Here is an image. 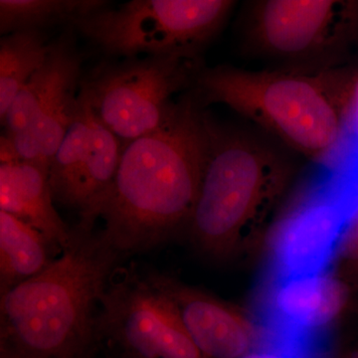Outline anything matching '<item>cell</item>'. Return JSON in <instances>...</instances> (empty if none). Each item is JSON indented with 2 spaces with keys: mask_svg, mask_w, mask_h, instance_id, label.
I'll return each instance as SVG.
<instances>
[{
  "mask_svg": "<svg viewBox=\"0 0 358 358\" xmlns=\"http://www.w3.org/2000/svg\"><path fill=\"white\" fill-rule=\"evenodd\" d=\"M194 90L152 133L124 143L110 192L96 212L124 257L164 243L192 219L209 148L210 117Z\"/></svg>",
  "mask_w": 358,
  "mask_h": 358,
  "instance_id": "1",
  "label": "cell"
},
{
  "mask_svg": "<svg viewBox=\"0 0 358 358\" xmlns=\"http://www.w3.org/2000/svg\"><path fill=\"white\" fill-rule=\"evenodd\" d=\"M124 257L102 231L77 224L59 258L0 296V345L42 357H91L99 345L96 308Z\"/></svg>",
  "mask_w": 358,
  "mask_h": 358,
  "instance_id": "2",
  "label": "cell"
},
{
  "mask_svg": "<svg viewBox=\"0 0 358 358\" xmlns=\"http://www.w3.org/2000/svg\"><path fill=\"white\" fill-rule=\"evenodd\" d=\"M352 85L322 71L202 69L195 91L205 106L223 103L320 166L343 138Z\"/></svg>",
  "mask_w": 358,
  "mask_h": 358,
  "instance_id": "3",
  "label": "cell"
},
{
  "mask_svg": "<svg viewBox=\"0 0 358 358\" xmlns=\"http://www.w3.org/2000/svg\"><path fill=\"white\" fill-rule=\"evenodd\" d=\"M203 178L188 229L205 254L227 256L267 217L289 176L265 143L212 121Z\"/></svg>",
  "mask_w": 358,
  "mask_h": 358,
  "instance_id": "4",
  "label": "cell"
},
{
  "mask_svg": "<svg viewBox=\"0 0 358 358\" xmlns=\"http://www.w3.org/2000/svg\"><path fill=\"white\" fill-rule=\"evenodd\" d=\"M234 4L229 0H133L90 13L71 26L108 56L199 59Z\"/></svg>",
  "mask_w": 358,
  "mask_h": 358,
  "instance_id": "5",
  "label": "cell"
},
{
  "mask_svg": "<svg viewBox=\"0 0 358 358\" xmlns=\"http://www.w3.org/2000/svg\"><path fill=\"white\" fill-rule=\"evenodd\" d=\"M199 59L145 56L101 63L82 77L79 94L96 119L122 143L152 133L166 122L173 96L196 83Z\"/></svg>",
  "mask_w": 358,
  "mask_h": 358,
  "instance_id": "6",
  "label": "cell"
},
{
  "mask_svg": "<svg viewBox=\"0 0 358 358\" xmlns=\"http://www.w3.org/2000/svg\"><path fill=\"white\" fill-rule=\"evenodd\" d=\"M358 209V185L331 167L320 166L275 228L273 275L327 273L348 221Z\"/></svg>",
  "mask_w": 358,
  "mask_h": 358,
  "instance_id": "7",
  "label": "cell"
},
{
  "mask_svg": "<svg viewBox=\"0 0 358 358\" xmlns=\"http://www.w3.org/2000/svg\"><path fill=\"white\" fill-rule=\"evenodd\" d=\"M96 317L99 343L122 358H205L173 301L148 278L110 285Z\"/></svg>",
  "mask_w": 358,
  "mask_h": 358,
  "instance_id": "8",
  "label": "cell"
},
{
  "mask_svg": "<svg viewBox=\"0 0 358 358\" xmlns=\"http://www.w3.org/2000/svg\"><path fill=\"white\" fill-rule=\"evenodd\" d=\"M350 6L334 0H266L249 14L250 40L257 50L285 60L326 55L341 39Z\"/></svg>",
  "mask_w": 358,
  "mask_h": 358,
  "instance_id": "9",
  "label": "cell"
},
{
  "mask_svg": "<svg viewBox=\"0 0 358 358\" xmlns=\"http://www.w3.org/2000/svg\"><path fill=\"white\" fill-rule=\"evenodd\" d=\"M348 298L345 285L327 273L305 277L272 275L259 308V331L324 334L343 312Z\"/></svg>",
  "mask_w": 358,
  "mask_h": 358,
  "instance_id": "10",
  "label": "cell"
},
{
  "mask_svg": "<svg viewBox=\"0 0 358 358\" xmlns=\"http://www.w3.org/2000/svg\"><path fill=\"white\" fill-rule=\"evenodd\" d=\"M147 278L173 301L183 326L205 358H241L253 350L259 331L241 313L166 275Z\"/></svg>",
  "mask_w": 358,
  "mask_h": 358,
  "instance_id": "11",
  "label": "cell"
},
{
  "mask_svg": "<svg viewBox=\"0 0 358 358\" xmlns=\"http://www.w3.org/2000/svg\"><path fill=\"white\" fill-rule=\"evenodd\" d=\"M0 210L38 231L52 246H69L73 229L60 217L48 171L17 159L6 134L0 140Z\"/></svg>",
  "mask_w": 358,
  "mask_h": 358,
  "instance_id": "12",
  "label": "cell"
},
{
  "mask_svg": "<svg viewBox=\"0 0 358 358\" xmlns=\"http://www.w3.org/2000/svg\"><path fill=\"white\" fill-rule=\"evenodd\" d=\"M55 43L57 69L31 126L27 129L38 141L49 164L74 117L78 101L76 91L83 77V54L78 49L74 33H63Z\"/></svg>",
  "mask_w": 358,
  "mask_h": 358,
  "instance_id": "13",
  "label": "cell"
},
{
  "mask_svg": "<svg viewBox=\"0 0 358 358\" xmlns=\"http://www.w3.org/2000/svg\"><path fill=\"white\" fill-rule=\"evenodd\" d=\"M50 246L38 231L0 210V294L48 267Z\"/></svg>",
  "mask_w": 358,
  "mask_h": 358,
  "instance_id": "14",
  "label": "cell"
},
{
  "mask_svg": "<svg viewBox=\"0 0 358 358\" xmlns=\"http://www.w3.org/2000/svg\"><path fill=\"white\" fill-rule=\"evenodd\" d=\"M93 110L78 92L74 117L49 166V183L55 203L74 209L78 180L91 141Z\"/></svg>",
  "mask_w": 358,
  "mask_h": 358,
  "instance_id": "15",
  "label": "cell"
},
{
  "mask_svg": "<svg viewBox=\"0 0 358 358\" xmlns=\"http://www.w3.org/2000/svg\"><path fill=\"white\" fill-rule=\"evenodd\" d=\"M52 50L44 31L27 30L0 39V119L26 83L48 60Z\"/></svg>",
  "mask_w": 358,
  "mask_h": 358,
  "instance_id": "16",
  "label": "cell"
},
{
  "mask_svg": "<svg viewBox=\"0 0 358 358\" xmlns=\"http://www.w3.org/2000/svg\"><path fill=\"white\" fill-rule=\"evenodd\" d=\"M109 6L102 0H1L0 32L38 30L49 26L70 23Z\"/></svg>",
  "mask_w": 358,
  "mask_h": 358,
  "instance_id": "17",
  "label": "cell"
},
{
  "mask_svg": "<svg viewBox=\"0 0 358 358\" xmlns=\"http://www.w3.org/2000/svg\"><path fill=\"white\" fill-rule=\"evenodd\" d=\"M57 63V47L54 41L52 42V50L46 64L18 92L6 115L0 119L4 127V134H13L29 129L53 81Z\"/></svg>",
  "mask_w": 358,
  "mask_h": 358,
  "instance_id": "18",
  "label": "cell"
},
{
  "mask_svg": "<svg viewBox=\"0 0 358 358\" xmlns=\"http://www.w3.org/2000/svg\"><path fill=\"white\" fill-rule=\"evenodd\" d=\"M263 348L253 350L241 358H315L322 346L306 341L260 336Z\"/></svg>",
  "mask_w": 358,
  "mask_h": 358,
  "instance_id": "19",
  "label": "cell"
},
{
  "mask_svg": "<svg viewBox=\"0 0 358 358\" xmlns=\"http://www.w3.org/2000/svg\"><path fill=\"white\" fill-rule=\"evenodd\" d=\"M336 152L358 157V79L353 82L348 96L343 138Z\"/></svg>",
  "mask_w": 358,
  "mask_h": 358,
  "instance_id": "20",
  "label": "cell"
},
{
  "mask_svg": "<svg viewBox=\"0 0 358 358\" xmlns=\"http://www.w3.org/2000/svg\"><path fill=\"white\" fill-rule=\"evenodd\" d=\"M6 134L7 138L10 141L18 159L46 169L49 173L50 164H49L48 159H46L43 152H42L38 141L29 131H20V133L13 134Z\"/></svg>",
  "mask_w": 358,
  "mask_h": 358,
  "instance_id": "21",
  "label": "cell"
},
{
  "mask_svg": "<svg viewBox=\"0 0 358 358\" xmlns=\"http://www.w3.org/2000/svg\"><path fill=\"white\" fill-rule=\"evenodd\" d=\"M336 258L346 270L358 271V209L343 230Z\"/></svg>",
  "mask_w": 358,
  "mask_h": 358,
  "instance_id": "22",
  "label": "cell"
},
{
  "mask_svg": "<svg viewBox=\"0 0 358 358\" xmlns=\"http://www.w3.org/2000/svg\"><path fill=\"white\" fill-rule=\"evenodd\" d=\"M0 358H49L37 357V355H29L20 352V350H13V348H6V346L0 345Z\"/></svg>",
  "mask_w": 358,
  "mask_h": 358,
  "instance_id": "23",
  "label": "cell"
},
{
  "mask_svg": "<svg viewBox=\"0 0 358 358\" xmlns=\"http://www.w3.org/2000/svg\"><path fill=\"white\" fill-rule=\"evenodd\" d=\"M346 358H358V352L352 353V355H350V357Z\"/></svg>",
  "mask_w": 358,
  "mask_h": 358,
  "instance_id": "24",
  "label": "cell"
},
{
  "mask_svg": "<svg viewBox=\"0 0 358 358\" xmlns=\"http://www.w3.org/2000/svg\"><path fill=\"white\" fill-rule=\"evenodd\" d=\"M110 358H122V357H115V355H112V357H110Z\"/></svg>",
  "mask_w": 358,
  "mask_h": 358,
  "instance_id": "25",
  "label": "cell"
}]
</instances>
